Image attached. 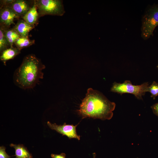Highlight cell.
<instances>
[{"label":"cell","mask_w":158,"mask_h":158,"mask_svg":"<svg viewBox=\"0 0 158 158\" xmlns=\"http://www.w3.org/2000/svg\"><path fill=\"white\" fill-rule=\"evenodd\" d=\"M35 1L39 17L46 15L61 16L65 13L62 0H37Z\"/></svg>","instance_id":"5"},{"label":"cell","mask_w":158,"mask_h":158,"mask_svg":"<svg viewBox=\"0 0 158 158\" xmlns=\"http://www.w3.org/2000/svg\"><path fill=\"white\" fill-rule=\"evenodd\" d=\"M151 108L153 113L158 117V102L153 104Z\"/></svg>","instance_id":"18"},{"label":"cell","mask_w":158,"mask_h":158,"mask_svg":"<svg viewBox=\"0 0 158 158\" xmlns=\"http://www.w3.org/2000/svg\"><path fill=\"white\" fill-rule=\"evenodd\" d=\"M51 157L52 158H66V154L64 153L59 154H52Z\"/></svg>","instance_id":"20"},{"label":"cell","mask_w":158,"mask_h":158,"mask_svg":"<svg viewBox=\"0 0 158 158\" xmlns=\"http://www.w3.org/2000/svg\"><path fill=\"white\" fill-rule=\"evenodd\" d=\"M35 43L34 40H31L28 37H20L14 43L17 48L20 50L31 46Z\"/></svg>","instance_id":"14"},{"label":"cell","mask_w":158,"mask_h":158,"mask_svg":"<svg viewBox=\"0 0 158 158\" xmlns=\"http://www.w3.org/2000/svg\"><path fill=\"white\" fill-rule=\"evenodd\" d=\"M10 45L4 33V30L2 26L0 28V51L1 52L3 51L8 48Z\"/></svg>","instance_id":"15"},{"label":"cell","mask_w":158,"mask_h":158,"mask_svg":"<svg viewBox=\"0 0 158 158\" xmlns=\"http://www.w3.org/2000/svg\"><path fill=\"white\" fill-rule=\"evenodd\" d=\"M10 146L14 148L16 158H32L31 154L23 145L11 143Z\"/></svg>","instance_id":"12"},{"label":"cell","mask_w":158,"mask_h":158,"mask_svg":"<svg viewBox=\"0 0 158 158\" xmlns=\"http://www.w3.org/2000/svg\"><path fill=\"white\" fill-rule=\"evenodd\" d=\"M45 67L34 55L26 56L15 72L13 78L15 84L24 89L33 88L38 83L40 79L43 78L42 70Z\"/></svg>","instance_id":"2"},{"label":"cell","mask_w":158,"mask_h":158,"mask_svg":"<svg viewBox=\"0 0 158 158\" xmlns=\"http://www.w3.org/2000/svg\"><path fill=\"white\" fill-rule=\"evenodd\" d=\"M115 103L110 101L101 92L91 88L87 89L77 112L82 118L87 117L110 120L113 115Z\"/></svg>","instance_id":"1"},{"label":"cell","mask_w":158,"mask_h":158,"mask_svg":"<svg viewBox=\"0 0 158 158\" xmlns=\"http://www.w3.org/2000/svg\"><path fill=\"white\" fill-rule=\"evenodd\" d=\"M39 17V13L35 1L32 6L22 18L28 23L34 25L36 23Z\"/></svg>","instance_id":"10"},{"label":"cell","mask_w":158,"mask_h":158,"mask_svg":"<svg viewBox=\"0 0 158 158\" xmlns=\"http://www.w3.org/2000/svg\"><path fill=\"white\" fill-rule=\"evenodd\" d=\"M93 158H95L96 153H94L93 154Z\"/></svg>","instance_id":"21"},{"label":"cell","mask_w":158,"mask_h":158,"mask_svg":"<svg viewBox=\"0 0 158 158\" xmlns=\"http://www.w3.org/2000/svg\"><path fill=\"white\" fill-rule=\"evenodd\" d=\"M49 127L51 129L54 130L57 132L65 135L69 139L75 138L80 140V136L77 133L76 128L78 124L76 125L66 124L64 123L63 125H58L56 123H52L48 121L47 123Z\"/></svg>","instance_id":"6"},{"label":"cell","mask_w":158,"mask_h":158,"mask_svg":"<svg viewBox=\"0 0 158 158\" xmlns=\"http://www.w3.org/2000/svg\"><path fill=\"white\" fill-rule=\"evenodd\" d=\"M7 6L11 8L21 18L31 7L27 1L23 0H15L13 2Z\"/></svg>","instance_id":"8"},{"label":"cell","mask_w":158,"mask_h":158,"mask_svg":"<svg viewBox=\"0 0 158 158\" xmlns=\"http://www.w3.org/2000/svg\"><path fill=\"white\" fill-rule=\"evenodd\" d=\"M4 33L10 47L13 46V44L20 37L14 28L4 30Z\"/></svg>","instance_id":"13"},{"label":"cell","mask_w":158,"mask_h":158,"mask_svg":"<svg viewBox=\"0 0 158 158\" xmlns=\"http://www.w3.org/2000/svg\"><path fill=\"white\" fill-rule=\"evenodd\" d=\"M6 148L4 146L0 147V158H10L11 157L8 155L5 151Z\"/></svg>","instance_id":"17"},{"label":"cell","mask_w":158,"mask_h":158,"mask_svg":"<svg viewBox=\"0 0 158 158\" xmlns=\"http://www.w3.org/2000/svg\"><path fill=\"white\" fill-rule=\"evenodd\" d=\"M19 18V16L10 7L6 6L1 8L0 22L2 26L8 27L14 24L15 19Z\"/></svg>","instance_id":"7"},{"label":"cell","mask_w":158,"mask_h":158,"mask_svg":"<svg viewBox=\"0 0 158 158\" xmlns=\"http://www.w3.org/2000/svg\"><path fill=\"white\" fill-rule=\"evenodd\" d=\"M20 50L18 48H16L13 46L10 47L1 53L0 57L1 60L4 65H6V61L13 59L20 53Z\"/></svg>","instance_id":"11"},{"label":"cell","mask_w":158,"mask_h":158,"mask_svg":"<svg viewBox=\"0 0 158 158\" xmlns=\"http://www.w3.org/2000/svg\"><path fill=\"white\" fill-rule=\"evenodd\" d=\"M15 0H1V8L5 6H7L13 2Z\"/></svg>","instance_id":"19"},{"label":"cell","mask_w":158,"mask_h":158,"mask_svg":"<svg viewBox=\"0 0 158 158\" xmlns=\"http://www.w3.org/2000/svg\"><path fill=\"white\" fill-rule=\"evenodd\" d=\"M141 36L144 40L149 39L158 26V4L148 6L142 18Z\"/></svg>","instance_id":"3"},{"label":"cell","mask_w":158,"mask_h":158,"mask_svg":"<svg viewBox=\"0 0 158 158\" xmlns=\"http://www.w3.org/2000/svg\"><path fill=\"white\" fill-rule=\"evenodd\" d=\"M34 27V25L30 24L23 20H21L18 21L13 28L20 37H28L29 33Z\"/></svg>","instance_id":"9"},{"label":"cell","mask_w":158,"mask_h":158,"mask_svg":"<svg viewBox=\"0 0 158 158\" xmlns=\"http://www.w3.org/2000/svg\"><path fill=\"white\" fill-rule=\"evenodd\" d=\"M149 84L145 82L139 85H133L131 81L126 80L122 83L114 82L111 88V91L122 95L124 93L133 95L138 99L142 100V96L147 92Z\"/></svg>","instance_id":"4"},{"label":"cell","mask_w":158,"mask_h":158,"mask_svg":"<svg viewBox=\"0 0 158 158\" xmlns=\"http://www.w3.org/2000/svg\"><path fill=\"white\" fill-rule=\"evenodd\" d=\"M147 92L150 93L151 97L154 99L158 96V83L153 81L151 85L148 87Z\"/></svg>","instance_id":"16"}]
</instances>
